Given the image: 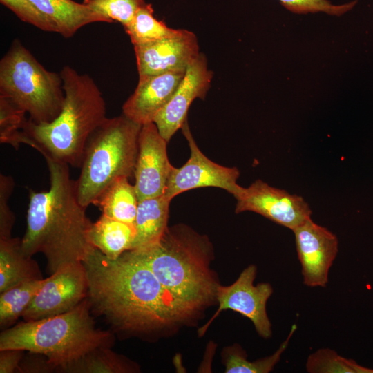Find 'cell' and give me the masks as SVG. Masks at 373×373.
Returning a JSON list of instances; mask_svg holds the SVG:
<instances>
[{
	"label": "cell",
	"mask_w": 373,
	"mask_h": 373,
	"mask_svg": "<svg viewBox=\"0 0 373 373\" xmlns=\"http://www.w3.org/2000/svg\"><path fill=\"white\" fill-rule=\"evenodd\" d=\"M44 158L50 186L45 191L29 190L27 227L21 245L28 256L42 253L46 271L51 275L68 264L82 262L94 249L88 238L93 222L79 202L69 166Z\"/></svg>",
	"instance_id": "7a4b0ae2"
},
{
	"label": "cell",
	"mask_w": 373,
	"mask_h": 373,
	"mask_svg": "<svg viewBox=\"0 0 373 373\" xmlns=\"http://www.w3.org/2000/svg\"><path fill=\"white\" fill-rule=\"evenodd\" d=\"M191 155L180 168L172 167L164 195L169 200L186 191L200 187H217L234 197L242 187L237 183L240 173L236 167H226L207 157L196 144L186 120L181 127Z\"/></svg>",
	"instance_id": "9c48e42d"
},
{
	"label": "cell",
	"mask_w": 373,
	"mask_h": 373,
	"mask_svg": "<svg viewBox=\"0 0 373 373\" xmlns=\"http://www.w3.org/2000/svg\"><path fill=\"white\" fill-rule=\"evenodd\" d=\"M42 278L37 263L23 252L21 238L0 239V293L22 282Z\"/></svg>",
	"instance_id": "ac0fdd59"
},
{
	"label": "cell",
	"mask_w": 373,
	"mask_h": 373,
	"mask_svg": "<svg viewBox=\"0 0 373 373\" xmlns=\"http://www.w3.org/2000/svg\"><path fill=\"white\" fill-rule=\"evenodd\" d=\"M24 350L7 349L0 350V373L18 372Z\"/></svg>",
	"instance_id": "d6a6232c"
},
{
	"label": "cell",
	"mask_w": 373,
	"mask_h": 373,
	"mask_svg": "<svg viewBox=\"0 0 373 373\" xmlns=\"http://www.w3.org/2000/svg\"><path fill=\"white\" fill-rule=\"evenodd\" d=\"M54 32L73 37L84 26L96 22L112 23L106 17L83 3L73 0H30Z\"/></svg>",
	"instance_id": "e0dca14e"
},
{
	"label": "cell",
	"mask_w": 373,
	"mask_h": 373,
	"mask_svg": "<svg viewBox=\"0 0 373 373\" xmlns=\"http://www.w3.org/2000/svg\"><path fill=\"white\" fill-rule=\"evenodd\" d=\"M292 231L304 285L309 287H326L329 269L338 254L336 236L311 218Z\"/></svg>",
	"instance_id": "7c38bea8"
},
{
	"label": "cell",
	"mask_w": 373,
	"mask_h": 373,
	"mask_svg": "<svg viewBox=\"0 0 373 373\" xmlns=\"http://www.w3.org/2000/svg\"><path fill=\"white\" fill-rule=\"evenodd\" d=\"M138 202L135 186L128 178L120 177L101 194L95 205L107 217L134 224Z\"/></svg>",
	"instance_id": "44dd1931"
},
{
	"label": "cell",
	"mask_w": 373,
	"mask_h": 373,
	"mask_svg": "<svg viewBox=\"0 0 373 373\" xmlns=\"http://www.w3.org/2000/svg\"><path fill=\"white\" fill-rule=\"evenodd\" d=\"M0 2L23 22L31 24L44 31L54 32L52 27L30 0H0Z\"/></svg>",
	"instance_id": "4dcf8cb0"
},
{
	"label": "cell",
	"mask_w": 373,
	"mask_h": 373,
	"mask_svg": "<svg viewBox=\"0 0 373 373\" xmlns=\"http://www.w3.org/2000/svg\"><path fill=\"white\" fill-rule=\"evenodd\" d=\"M20 362L18 372H51L55 370L48 358L40 354L30 352Z\"/></svg>",
	"instance_id": "1f68e13d"
},
{
	"label": "cell",
	"mask_w": 373,
	"mask_h": 373,
	"mask_svg": "<svg viewBox=\"0 0 373 373\" xmlns=\"http://www.w3.org/2000/svg\"><path fill=\"white\" fill-rule=\"evenodd\" d=\"M256 272V267L251 265L240 273L233 283L218 287L216 300L219 307L210 321L199 329L200 336L205 333L222 310L231 309L248 318L261 337L269 338L271 336V324L267 314L266 305L273 293V288L268 283L254 285Z\"/></svg>",
	"instance_id": "ba28073f"
},
{
	"label": "cell",
	"mask_w": 373,
	"mask_h": 373,
	"mask_svg": "<svg viewBox=\"0 0 373 373\" xmlns=\"http://www.w3.org/2000/svg\"><path fill=\"white\" fill-rule=\"evenodd\" d=\"M26 113L0 96V141L17 149L21 144Z\"/></svg>",
	"instance_id": "4316f807"
},
{
	"label": "cell",
	"mask_w": 373,
	"mask_h": 373,
	"mask_svg": "<svg viewBox=\"0 0 373 373\" xmlns=\"http://www.w3.org/2000/svg\"><path fill=\"white\" fill-rule=\"evenodd\" d=\"M14 187L12 177L0 175V239L11 237L15 218L9 206V199Z\"/></svg>",
	"instance_id": "f546056e"
},
{
	"label": "cell",
	"mask_w": 373,
	"mask_h": 373,
	"mask_svg": "<svg viewBox=\"0 0 373 373\" xmlns=\"http://www.w3.org/2000/svg\"><path fill=\"white\" fill-rule=\"evenodd\" d=\"M166 144L154 122L142 126L134 170L139 201L164 193L173 167L168 159Z\"/></svg>",
	"instance_id": "4fadbf2b"
},
{
	"label": "cell",
	"mask_w": 373,
	"mask_h": 373,
	"mask_svg": "<svg viewBox=\"0 0 373 373\" xmlns=\"http://www.w3.org/2000/svg\"><path fill=\"white\" fill-rule=\"evenodd\" d=\"M134 224L103 214L93 222L88 233L90 245L110 259H116L131 250L135 236Z\"/></svg>",
	"instance_id": "ffe728a7"
},
{
	"label": "cell",
	"mask_w": 373,
	"mask_h": 373,
	"mask_svg": "<svg viewBox=\"0 0 373 373\" xmlns=\"http://www.w3.org/2000/svg\"><path fill=\"white\" fill-rule=\"evenodd\" d=\"M151 3H146L136 12L131 22L124 28L133 46L142 45L182 33L183 29L169 28L154 17Z\"/></svg>",
	"instance_id": "603a6c76"
},
{
	"label": "cell",
	"mask_w": 373,
	"mask_h": 373,
	"mask_svg": "<svg viewBox=\"0 0 373 373\" xmlns=\"http://www.w3.org/2000/svg\"><path fill=\"white\" fill-rule=\"evenodd\" d=\"M0 96L37 124L53 122L65 99L60 73L46 70L19 39L0 61Z\"/></svg>",
	"instance_id": "52a82bcc"
},
{
	"label": "cell",
	"mask_w": 373,
	"mask_h": 373,
	"mask_svg": "<svg viewBox=\"0 0 373 373\" xmlns=\"http://www.w3.org/2000/svg\"><path fill=\"white\" fill-rule=\"evenodd\" d=\"M88 290L83 262L68 264L46 278L22 317L25 321H37L66 312L87 298Z\"/></svg>",
	"instance_id": "30bf717a"
},
{
	"label": "cell",
	"mask_w": 373,
	"mask_h": 373,
	"mask_svg": "<svg viewBox=\"0 0 373 373\" xmlns=\"http://www.w3.org/2000/svg\"><path fill=\"white\" fill-rule=\"evenodd\" d=\"M46 278L22 282L0 294V326L8 327L31 303Z\"/></svg>",
	"instance_id": "cb8c5ba5"
},
{
	"label": "cell",
	"mask_w": 373,
	"mask_h": 373,
	"mask_svg": "<svg viewBox=\"0 0 373 373\" xmlns=\"http://www.w3.org/2000/svg\"><path fill=\"white\" fill-rule=\"evenodd\" d=\"M93 10L101 13L112 23L117 21L124 28L133 20L137 10L146 3L144 0H83Z\"/></svg>",
	"instance_id": "83f0119b"
},
{
	"label": "cell",
	"mask_w": 373,
	"mask_h": 373,
	"mask_svg": "<svg viewBox=\"0 0 373 373\" xmlns=\"http://www.w3.org/2000/svg\"><path fill=\"white\" fill-rule=\"evenodd\" d=\"M306 370L309 373H373V369L344 358L329 348H321L311 354Z\"/></svg>",
	"instance_id": "484cf974"
},
{
	"label": "cell",
	"mask_w": 373,
	"mask_h": 373,
	"mask_svg": "<svg viewBox=\"0 0 373 373\" xmlns=\"http://www.w3.org/2000/svg\"><path fill=\"white\" fill-rule=\"evenodd\" d=\"M142 126L122 114L106 117L90 135L75 180L77 198L83 207L95 204L116 179L134 175Z\"/></svg>",
	"instance_id": "8992f818"
},
{
	"label": "cell",
	"mask_w": 373,
	"mask_h": 373,
	"mask_svg": "<svg viewBox=\"0 0 373 373\" xmlns=\"http://www.w3.org/2000/svg\"><path fill=\"white\" fill-rule=\"evenodd\" d=\"M131 250L196 314L216 300L220 285L209 267L212 248L207 236L186 225H174L156 243Z\"/></svg>",
	"instance_id": "277c9868"
},
{
	"label": "cell",
	"mask_w": 373,
	"mask_h": 373,
	"mask_svg": "<svg viewBox=\"0 0 373 373\" xmlns=\"http://www.w3.org/2000/svg\"><path fill=\"white\" fill-rule=\"evenodd\" d=\"M289 11L298 14L323 12L341 16L352 10L357 1L334 4L329 0H278Z\"/></svg>",
	"instance_id": "f1b7e54d"
},
{
	"label": "cell",
	"mask_w": 373,
	"mask_h": 373,
	"mask_svg": "<svg viewBox=\"0 0 373 373\" xmlns=\"http://www.w3.org/2000/svg\"><path fill=\"white\" fill-rule=\"evenodd\" d=\"M139 372L134 362L111 350L110 347L97 348L68 366L64 372L70 373H131Z\"/></svg>",
	"instance_id": "7402d4cb"
},
{
	"label": "cell",
	"mask_w": 373,
	"mask_h": 373,
	"mask_svg": "<svg viewBox=\"0 0 373 373\" xmlns=\"http://www.w3.org/2000/svg\"><path fill=\"white\" fill-rule=\"evenodd\" d=\"M91 309L119 333L151 336L196 315L132 250L110 259L94 248L82 261Z\"/></svg>",
	"instance_id": "6da1fadb"
},
{
	"label": "cell",
	"mask_w": 373,
	"mask_h": 373,
	"mask_svg": "<svg viewBox=\"0 0 373 373\" xmlns=\"http://www.w3.org/2000/svg\"><path fill=\"white\" fill-rule=\"evenodd\" d=\"M234 198L236 213L255 212L291 231L311 218V209L302 197L260 180L248 187H242Z\"/></svg>",
	"instance_id": "8fae6325"
},
{
	"label": "cell",
	"mask_w": 373,
	"mask_h": 373,
	"mask_svg": "<svg viewBox=\"0 0 373 373\" xmlns=\"http://www.w3.org/2000/svg\"><path fill=\"white\" fill-rule=\"evenodd\" d=\"M184 74L172 72L139 76L135 91L123 104L122 114L140 125L153 122L173 97Z\"/></svg>",
	"instance_id": "2e32d148"
},
{
	"label": "cell",
	"mask_w": 373,
	"mask_h": 373,
	"mask_svg": "<svg viewBox=\"0 0 373 373\" xmlns=\"http://www.w3.org/2000/svg\"><path fill=\"white\" fill-rule=\"evenodd\" d=\"M88 298L73 309L37 321H23L0 334V350H21L46 356L57 372L102 347H111L113 333L95 327Z\"/></svg>",
	"instance_id": "5b68a950"
},
{
	"label": "cell",
	"mask_w": 373,
	"mask_h": 373,
	"mask_svg": "<svg viewBox=\"0 0 373 373\" xmlns=\"http://www.w3.org/2000/svg\"><path fill=\"white\" fill-rule=\"evenodd\" d=\"M213 73L204 54L187 68L179 86L168 104L157 114L153 122L167 142L186 120L187 112L196 98L204 99L210 88Z\"/></svg>",
	"instance_id": "9a60e30c"
},
{
	"label": "cell",
	"mask_w": 373,
	"mask_h": 373,
	"mask_svg": "<svg viewBox=\"0 0 373 373\" xmlns=\"http://www.w3.org/2000/svg\"><path fill=\"white\" fill-rule=\"evenodd\" d=\"M296 327L295 324L291 326L287 338L273 354L254 361H248L246 352L238 345L235 344L227 347L223 353L225 372L268 373L271 372L280 360Z\"/></svg>",
	"instance_id": "d4e9b609"
},
{
	"label": "cell",
	"mask_w": 373,
	"mask_h": 373,
	"mask_svg": "<svg viewBox=\"0 0 373 373\" xmlns=\"http://www.w3.org/2000/svg\"><path fill=\"white\" fill-rule=\"evenodd\" d=\"M170 202L164 194L139 201L134 223L136 233L131 250L148 247L161 239L169 227Z\"/></svg>",
	"instance_id": "d6986e66"
},
{
	"label": "cell",
	"mask_w": 373,
	"mask_h": 373,
	"mask_svg": "<svg viewBox=\"0 0 373 373\" xmlns=\"http://www.w3.org/2000/svg\"><path fill=\"white\" fill-rule=\"evenodd\" d=\"M65 99L58 117L48 124L26 123L21 144L44 157L80 167L88 140L106 119V103L93 79L69 66L60 71Z\"/></svg>",
	"instance_id": "3957f363"
},
{
	"label": "cell",
	"mask_w": 373,
	"mask_h": 373,
	"mask_svg": "<svg viewBox=\"0 0 373 373\" xmlns=\"http://www.w3.org/2000/svg\"><path fill=\"white\" fill-rule=\"evenodd\" d=\"M133 46L139 76L186 72L200 53L196 35L187 30L176 37Z\"/></svg>",
	"instance_id": "5bb4252c"
}]
</instances>
